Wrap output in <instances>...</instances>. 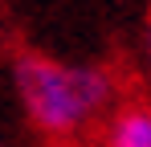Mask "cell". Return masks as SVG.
<instances>
[{
    "instance_id": "obj_1",
    "label": "cell",
    "mask_w": 151,
    "mask_h": 147,
    "mask_svg": "<svg viewBox=\"0 0 151 147\" xmlns=\"http://www.w3.org/2000/svg\"><path fill=\"white\" fill-rule=\"evenodd\" d=\"M12 94L25 122L49 143H74L90 135L119 106V74L102 61H65L25 49L12 57Z\"/></svg>"
},
{
    "instance_id": "obj_2",
    "label": "cell",
    "mask_w": 151,
    "mask_h": 147,
    "mask_svg": "<svg viewBox=\"0 0 151 147\" xmlns=\"http://www.w3.org/2000/svg\"><path fill=\"white\" fill-rule=\"evenodd\" d=\"M98 147H151V102H119L102 119Z\"/></svg>"
},
{
    "instance_id": "obj_3",
    "label": "cell",
    "mask_w": 151,
    "mask_h": 147,
    "mask_svg": "<svg viewBox=\"0 0 151 147\" xmlns=\"http://www.w3.org/2000/svg\"><path fill=\"white\" fill-rule=\"evenodd\" d=\"M139 57H143V70L151 78V21L143 24V37H139Z\"/></svg>"
},
{
    "instance_id": "obj_4",
    "label": "cell",
    "mask_w": 151,
    "mask_h": 147,
    "mask_svg": "<svg viewBox=\"0 0 151 147\" xmlns=\"http://www.w3.org/2000/svg\"><path fill=\"white\" fill-rule=\"evenodd\" d=\"M0 147H12V143H4V139H0Z\"/></svg>"
}]
</instances>
